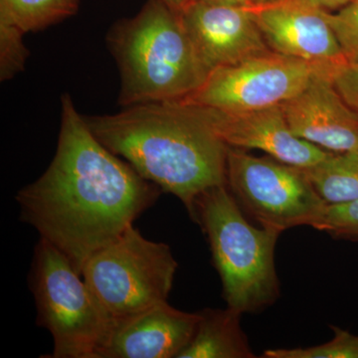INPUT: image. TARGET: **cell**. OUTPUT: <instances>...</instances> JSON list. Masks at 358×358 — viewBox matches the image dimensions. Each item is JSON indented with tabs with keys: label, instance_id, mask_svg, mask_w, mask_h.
<instances>
[{
	"label": "cell",
	"instance_id": "obj_1",
	"mask_svg": "<svg viewBox=\"0 0 358 358\" xmlns=\"http://www.w3.org/2000/svg\"><path fill=\"white\" fill-rule=\"evenodd\" d=\"M162 193L94 136L65 94L55 157L15 200L20 220L62 252L82 275L90 257L133 226Z\"/></svg>",
	"mask_w": 358,
	"mask_h": 358
},
{
	"label": "cell",
	"instance_id": "obj_2",
	"mask_svg": "<svg viewBox=\"0 0 358 358\" xmlns=\"http://www.w3.org/2000/svg\"><path fill=\"white\" fill-rule=\"evenodd\" d=\"M85 120L113 154L162 192L178 197L190 218L202 193L227 185L228 145L194 103H141Z\"/></svg>",
	"mask_w": 358,
	"mask_h": 358
},
{
	"label": "cell",
	"instance_id": "obj_3",
	"mask_svg": "<svg viewBox=\"0 0 358 358\" xmlns=\"http://www.w3.org/2000/svg\"><path fill=\"white\" fill-rule=\"evenodd\" d=\"M107 43L121 73L124 108L183 100L208 77L178 11L160 0H148L134 17L117 21Z\"/></svg>",
	"mask_w": 358,
	"mask_h": 358
},
{
	"label": "cell",
	"instance_id": "obj_4",
	"mask_svg": "<svg viewBox=\"0 0 358 358\" xmlns=\"http://www.w3.org/2000/svg\"><path fill=\"white\" fill-rule=\"evenodd\" d=\"M207 239L227 307L258 313L280 296L275 251L281 232L252 225L227 185L199 197L192 216Z\"/></svg>",
	"mask_w": 358,
	"mask_h": 358
},
{
	"label": "cell",
	"instance_id": "obj_5",
	"mask_svg": "<svg viewBox=\"0 0 358 358\" xmlns=\"http://www.w3.org/2000/svg\"><path fill=\"white\" fill-rule=\"evenodd\" d=\"M30 289L36 324L53 338L50 358H101L114 322L69 259L47 240L35 246Z\"/></svg>",
	"mask_w": 358,
	"mask_h": 358
},
{
	"label": "cell",
	"instance_id": "obj_6",
	"mask_svg": "<svg viewBox=\"0 0 358 358\" xmlns=\"http://www.w3.org/2000/svg\"><path fill=\"white\" fill-rule=\"evenodd\" d=\"M178 264L171 247L133 226L90 257L82 277L114 324L167 301Z\"/></svg>",
	"mask_w": 358,
	"mask_h": 358
},
{
	"label": "cell",
	"instance_id": "obj_7",
	"mask_svg": "<svg viewBox=\"0 0 358 358\" xmlns=\"http://www.w3.org/2000/svg\"><path fill=\"white\" fill-rule=\"evenodd\" d=\"M226 179L242 210L262 227L281 233L298 226L315 228L327 205L300 167L243 148L228 147Z\"/></svg>",
	"mask_w": 358,
	"mask_h": 358
},
{
	"label": "cell",
	"instance_id": "obj_8",
	"mask_svg": "<svg viewBox=\"0 0 358 358\" xmlns=\"http://www.w3.org/2000/svg\"><path fill=\"white\" fill-rule=\"evenodd\" d=\"M334 68L268 52L213 71L183 102L228 113L281 106L310 81Z\"/></svg>",
	"mask_w": 358,
	"mask_h": 358
},
{
	"label": "cell",
	"instance_id": "obj_9",
	"mask_svg": "<svg viewBox=\"0 0 358 358\" xmlns=\"http://www.w3.org/2000/svg\"><path fill=\"white\" fill-rule=\"evenodd\" d=\"M178 14L208 76L220 68L272 51L244 7L190 0Z\"/></svg>",
	"mask_w": 358,
	"mask_h": 358
},
{
	"label": "cell",
	"instance_id": "obj_10",
	"mask_svg": "<svg viewBox=\"0 0 358 358\" xmlns=\"http://www.w3.org/2000/svg\"><path fill=\"white\" fill-rule=\"evenodd\" d=\"M247 9L275 53L331 68L348 63L327 11L289 0Z\"/></svg>",
	"mask_w": 358,
	"mask_h": 358
},
{
	"label": "cell",
	"instance_id": "obj_11",
	"mask_svg": "<svg viewBox=\"0 0 358 358\" xmlns=\"http://www.w3.org/2000/svg\"><path fill=\"white\" fill-rule=\"evenodd\" d=\"M199 107L228 147L260 150L284 164L300 169L315 166L331 154L296 136L282 106L241 113Z\"/></svg>",
	"mask_w": 358,
	"mask_h": 358
},
{
	"label": "cell",
	"instance_id": "obj_12",
	"mask_svg": "<svg viewBox=\"0 0 358 358\" xmlns=\"http://www.w3.org/2000/svg\"><path fill=\"white\" fill-rule=\"evenodd\" d=\"M331 73L313 78L300 93L282 103L296 136L327 152H358V110L339 95Z\"/></svg>",
	"mask_w": 358,
	"mask_h": 358
},
{
	"label": "cell",
	"instance_id": "obj_13",
	"mask_svg": "<svg viewBox=\"0 0 358 358\" xmlns=\"http://www.w3.org/2000/svg\"><path fill=\"white\" fill-rule=\"evenodd\" d=\"M199 317V312L157 303L115 322L101 358H178L192 341Z\"/></svg>",
	"mask_w": 358,
	"mask_h": 358
},
{
	"label": "cell",
	"instance_id": "obj_14",
	"mask_svg": "<svg viewBox=\"0 0 358 358\" xmlns=\"http://www.w3.org/2000/svg\"><path fill=\"white\" fill-rule=\"evenodd\" d=\"M192 341L178 358H253L242 329V313L231 308H204Z\"/></svg>",
	"mask_w": 358,
	"mask_h": 358
},
{
	"label": "cell",
	"instance_id": "obj_15",
	"mask_svg": "<svg viewBox=\"0 0 358 358\" xmlns=\"http://www.w3.org/2000/svg\"><path fill=\"white\" fill-rule=\"evenodd\" d=\"M301 169L327 204L358 199V152H331L315 166Z\"/></svg>",
	"mask_w": 358,
	"mask_h": 358
},
{
	"label": "cell",
	"instance_id": "obj_16",
	"mask_svg": "<svg viewBox=\"0 0 358 358\" xmlns=\"http://www.w3.org/2000/svg\"><path fill=\"white\" fill-rule=\"evenodd\" d=\"M80 0H0V16L25 33L39 31L77 13Z\"/></svg>",
	"mask_w": 358,
	"mask_h": 358
},
{
	"label": "cell",
	"instance_id": "obj_17",
	"mask_svg": "<svg viewBox=\"0 0 358 358\" xmlns=\"http://www.w3.org/2000/svg\"><path fill=\"white\" fill-rule=\"evenodd\" d=\"M334 338L324 345L308 348H275L264 352L265 358H358V336L331 327Z\"/></svg>",
	"mask_w": 358,
	"mask_h": 358
},
{
	"label": "cell",
	"instance_id": "obj_18",
	"mask_svg": "<svg viewBox=\"0 0 358 358\" xmlns=\"http://www.w3.org/2000/svg\"><path fill=\"white\" fill-rule=\"evenodd\" d=\"M25 32L0 16V80L6 82L24 68L29 52L23 43Z\"/></svg>",
	"mask_w": 358,
	"mask_h": 358
},
{
	"label": "cell",
	"instance_id": "obj_19",
	"mask_svg": "<svg viewBox=\"0 0 358 358\" xmlns=\"http://www.w3.org/2000/svg\"><path fill=\"white\" fill-rule=\"evenodd\" d=\"M315 229L338 239L358 242V199L343 204H327Z\"/></svg>",
	"mask_w": 358,
	"mask_h": 358
},
{
	"label": "cell",
	"instance_id": "obj_20",
	"mask_svg": "<svg viewBox=\"0 0 358 358\" xmlns=\"http://www.w3.org/2000/svg\"><path fill=\"white\" fill-rule=\"evenodd\" d=\"M327 17L348 63L358 64V0L334 13H327Z\"/></svg>",
	"mask_w": 358,
	"mask_h": 358
},
{
	"label": "cell",
	"instance_id": "obj_21",
	"mask_svg": "<svg viewBox=\"0 0 358 358\" xmlns=\"http://www.w3.org/2000/svg\"><path fill=\"white\" fill-rule=\"evenodd\" d=\"M334 88L350 107L358 110V64L345 63L331 73Z\"/></svg>",
	"mask_w": 358,
	"mask_h": 358
},
{
	"label": "cell",
	"instance_id": "obj_22",
	"mask_svg": "<svg viewBox=\"0 0 358 358\" xmlns=\"http://www.w3.org/2000/svg\"><path fill=\"white\" fill-rule=\"evenodd\" d=\"M289 1L315 7L320 10L327 11V13H334V11L343 8L353 0H289Z\"/></svg>",
	"mask_w": 358,
	"mask_h": 358
},
{
	"label": "cell",
	"instance_id": "obj_23",
	"mask_svg": "<svg viewBox=\"0 0 358 358\" xmlns=\"http://www.w3.org/2000/svg\"><path fill=\"white\" fill-rule=\"evenodd\" d=\"M199 1L208 2V3L225 4V6H233L251 8V7L264 6L271 3L277 0H199Z\"/></svg>",
	"mask_w": 358,
	"mask_h": 358
},
{
	"label": "cell",
	"instance_id": "obj_24",
	"mask_svg": "<svg viewBox=\"0 0 358 358\" xmlns=\"http://www.w3.org/2000/svg\"><path fill=\"white\" fill-rule=\"evenodd\" d=\"M160 1L164 2L166 6H169L171 8H173V10L178 11V13L190 0H160Z\"/></svg>",
	"mask_w": 358,
	"mask_h": 358
}]
</instances>
